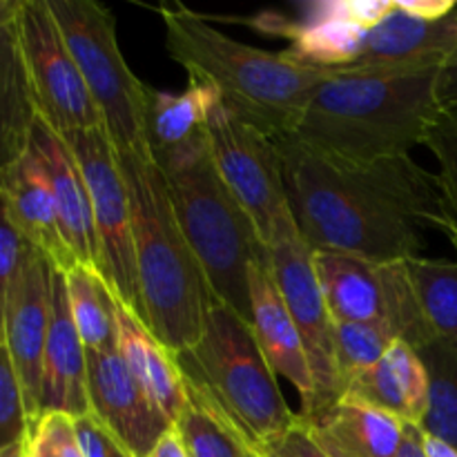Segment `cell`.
I'll return each instance as SVG.
<instances>
[{
  "mask_svg": "<svg viewBox=\"0 0 457 457\" xmlns=\"http://www.w3.org/2000/svg\"><path fill=\"white\" fill-rule=\"evenodd\" d=\"M259 455L262 457H326L320 449H317L315 442L308 437V433L303 431L302 422H297V427H295L288 436L277 440L275 445L266 446Z\"/></svg>",
  "mask_w": 457,
  "mask_h": 457,
  "instance_id": "cell-35",
  "label": "cell"
},
{
  "mask_svg": "<svg viewBox=\"0 0 457 457\" xmlns=\"http://www.w3.org/2000/svg\"><path fill=\"white\" fill-rule=\"evenodd\" d=\"M116 348L125 366L156 409L177 422L187 406V386L174 353H170L145 324L116 299Z\"/></svg>",
  "mask_w": 457,
  "mask_h": 457,
  "instance_id": "cell-24",
  "label": "cell"
},
{
  "mask_svg": "<svg viewBox=\"0 0 457 457\" xmlns=\"http://www.w3.org/2000/svg\"><path fill=\"white\" fill-rule=\"evenodd\" d=\"M436 96L442 112H457V45L437 71Z\"/></svg>",
  "mask_w": 457,
  "mask_h": 457,
  "instance_id": "cell-36",
  "label": "cell"
},
{
  "mask_svg": "<svg viewBox=\"0 0 457 457\" xmlns=\"http://www.w3.org/2000/svg\"><path fill=\"white\" fill-rule=\"evenodd\" d=\"M428 393L431 382L420 353L409 344L393 342L373 369L348 384L344 395L357 397L402 424L420 427L428 411Z\"/></svg>",
  "mask_w": 457,
  "mask_h": 457,
  "instance_id": "cell-23",
  "label": "cell"
},
{
  "mask_svg": "<svg viewBox=\"0 0 457 457\" xmlns=\"http://www.w3.org/2000/svg\"><path fill=\"white\" fill-rule=\"evenodd\" d=\"M54 266L36 248L27 250L4 308L3 342L13 361L31 431L40 420V386H43V357L52 321Z\"/></svg>",
  "mask_w": 457,
  "mask_h": 457,
  "instance_id": "cell-14",
  "label": "cell"
},
{
  "mask_svg": "<svg viewBox=\"0 0 457 457\" xmlns=\"http://www.w3.org/2000/svg\"><path fill=\"white\" fill-rule=\"evenodd\" d=\"M397 457H427L422 451V431L415 424L404 427V440H402Z\"/></svg>",
  "mask_w": 457,
  "mask_h": 457,
  "instance_id": "cell-38",
  "label": "cell"
},
{
  "mask_svg": "<svg viewBox=\"0 0 457 457\" xmlns=\"http://www.w3.org/2000/svg\"><path fill=\"white\" fill-rule=\"evenodd\" d=\"M248 286L250 312H253L250 328L257 337L259 348L275 375L284 378L299 393L302 411H306L315 395L311 366L297 326L268 270V262H257L250 266Z\"/></svg>",
  "mask_w": 457,
  "mask_h": 457,
  "instance_id": "cell-20",
  "label": "cell"
},
{
  "mask_svg": "<svg viewBox=\"0 0 457 457\" xmlns=\"http://www.w3.org/2000/svg\"><path fill=\"white\" fill-rule=\"evenodd\" d=\"M16 36L40 119L58 134L105 128L47 0H25Z\"/></svg>",
  "mask_w": 457,
  "mask_h": 457,
  "instance_id": "cell-12",
  "label": "cell"
},
{
  "mask_svg": "<svg viewBox=\"0 0 457 457\" xmlns=\"http://www.w3.org/2000/svg\"><path fill=\"white\" fill-rule=\"evenodd\" d=\"M74 154L92 201L98 244L96 270L114 297L141 320L137 263H134L132 208L119 152L105 128L61 134ZM143 321V320H141Z\"/></svg>",
  "mask_w": 457,
  "mask_h": 457,
  "instance_id": "cell-9",
  "label": "cell"
},
{
  "mask_svg": "<svg viewBox=\"0 0 457 457\" xmlns=\"http://www.w3.org/2000/svg\"><path fill=\"white\" fill-rule=\"evenodd\" d=\"M187 395L235 428L257 453L288 436L299 422L263 357L250 324L214 303L199 342L174 353Z\"/></svg>",
  "mask_w": 457,
  "mask_h": 457,
  "instance_id": "cell-5",
  "label": "cell"
},
{
  "mask_svg": "<svg viewBox=\"0 0 457 457\" xmlns=\"http://www.w3.org/2000/svg\"><path fill=\"white\" fill-rule=\"evenodd\" d=\"M25 0H0V27L16 25Z\"/></svg>",
  "mask_w": 457,
  "mask_h": 457,
  "instance_id": "cell-40",
  "label": "cell"
},
{
  "mask_svg": "<svg viewBox=\"0 0 457 457\" xmlns=\"http://www.w3.org/2000/svg\"><path fill=\"white\" fill-rule=\"evenodd\" d=\"M436 79L437 71L355 74L328 70L288 138L348 163L411 156L415 147L424 145L442 114Z\"/></svg>",
  "mask_w": 457,
  "mask_h": 457,
  "instance_id": "cell-2",
  "label": "cell"
},
{
  "mask_svg": "<svg viewBox=\"0 0 457 457\" xmlns=\"http://www.w3.org/2000/svg\"><path fill=\"white\" fill-rule=\"evenodd\" d=\"M119 161L132 208L141 320L170 353L186 351L199 342L217 299L147 147L119 154Z\"/></svg>",
  "mask_w": 457,
  "mask_h": 457,
  "instance_id": "cell-4",
  "label": "cell"
},
{
  "mask_svg": "<svg viewBox=\"0 0 457 457\" xmlns=\"http://www.w3.org/2000/svg\"><path fill=\"white\" fill-rule=\"evenodd\" d=\"M161 174L179 226L204 268L214 299L250 324L248 270L253 263L268 262V250L219 177L210 138L201 150L161 168Z\"/></svg>",
  "mask_w": 457,
  "mask_h": 457,
  "instance_id": "cell-6",
  "label": "cell"
},
{
  "mask_svg": "<svg viewBox=\"0 0 457 457\" xmlns=\"http://www.w3.org/2000/svg\"><path fill=\"white\" fill-rule=\"evenodd\" d=\"M221 96L212 83L187 76L181 94L150 87L145 107V147L156 168H168L208 145V119Z\"/></svg>",
  "mask_w": 457,
  "mask_h": 457,
  "instance_id": "cell-19",
  "label": "cell"
},
{
  "mask_svg": "<svg viewBox=\"0 0 457 457\" xmlns=\"http://www.w3.org/2000/svg\"><path fill=\"white\" fill-rule=\"evenodd\" d=\"M420 431H422V428H420ZM422 451L427 457H457V451L453 446L437 440V437L427 436V433H422Z\"/></svg>",
  "mask_w": 457,
  "mask_h": 457,
  "instance_id": "cell-39",
  "label": "cell"
},
{
  "mask_svg": "<svg viewBox=\"0 0 457 457\" xmlns=\"http://www.w3.org/2000/svg\"><path fill=\"white\" fill-rule=\"evenodd\" d=\"M156 13L163 22L165 49L187 76L212 83L232 114L268 137L277 141L293 137L303 107L328 70L230 38L183 4H161Z\"/></svg>",
  "mask_w": 457,
  "mask_h": 457,
  "instance_id": "cell-3",
  "label": "cell"
},
{
  "mask_svg": "<svg viewBox=\"0 0 457 457\" xmlns=\"http://www.w3.org/2000/svg\"><path fill=\"white\" fill-rule=\"evenodd\" d=\"M49 413H61L71 420L89 413L87 348L71 317L65 272L56 268L52 279V321L40 386V418Z\"/></svg>",
  "mask_w": 457,
  "mask_h": 457,
  "instance_id": "cell-17",
  "label": "cell"
},
{
  "mask_svg": "<svg viewBox=\"0 0 457 457\" xmlns=\"http://www.w3.org/2000/svg\"><path fill=\"white\" fill-rule=\"evenodd\" d=\"M0 199L22 239L43 253L56 270L67 272L76 266L74 254L62 239L52 187L34 152L27 150L0 172Z\"/></svg>",
  "mask_w": 457,
  "mask_h": 457,
  "instance_id": "cell-21",
  "label": "cell"
},
{
  "mask_svg": "<svg viewBox=\"0 0 457 457\" xmlns=\"http://www.w3.org/2000/svg\"><path fill=\"white\" fill-rule=\"evenodd\" d=\"M268 250V270L277 290L288 306L290 317L302 337L308 366L315 384L311 406L302 411V418H315L342 397L335 355V320L326 306L320 279L312 262V248L303 241L295 217L277 226Z\"/></svg>",
  "mask_w": 457,
  "mask_h": 457,
  "instance_id": "cell-10",
  "label": "cell"
},
{
  "mask_svg": "<svg viewBox=\"0 0 457 457\" xmlns=\"http://www.w3.org/2000/svg\"><path fill=\"white\" fill-rule=\"evenodd\" d=\"M67 49L103 116L119 154L145 147L150 85L125 61L116 38V16L96 0H47Z\"/></svg>",
  "mask_w": 457,
  "mask_h": 457,
  "instance_id": "cell-7",
  "label": "cell"
},
{
  "mask_svg": "<svg viewBox=\"0 0 457 457\" xmlns=\"http://www.w3.org/2000/svg\"><path fill=\"white\" fill-rule=\"evenodd\" d=\"M29 248L31 245L22 239L21 232L9 221L7 210L0 199V342H3L4 308H7L9 290H12L13 279H16L22 259Z\"/></svg>",
  "mask_w": 457,
  "mask_h": 457,
  "instance_id": "cell-33",
  "label": "cell"
},
{
  "mask_svg": "<svg viewBox=\"0 0 457 457\" xmlns=\"http://www.w3.org/2000/svg\"><path fill=\"white\" fill-rule=\"evenodd\" d=\"M147 457H190V453H187L179 431L172 427L159 442H156V446L150 451Z\"/></svg>",
  "mask_w": 457,
  "mask_h": 457,
  "instance_id": "cell-37",
  "label": "cell"
},
{
  "mask_svg": "<svg viewBox=\"0 0 457 457\" xmlns=\"http://www.w3.org/2000/svg\"><path fill=\"white\" fill-rule=\"evenodd\" d=\"M21 457H31V455H29V442H27V449H25V453H22Z\"/></svg>",
  "mask_w": 457,
  "mask_h": 457,
  "instance_id": "cell-43",
  "label": "cell"
},
{
  "mask_svg": "<svg viewBox=\"0 0 457 457\" xmlns=\"http://www.w3.org/2000/svg\"><path fill=\"white\" fill-rule=\"evenodd\" d=\"M424 145L437 163L436 181L445 219L442 232L457 253V112H442L437 116Z\"/></svg>",
  "mask_w": 457,
  "mask_h": 457,
  "instance_id": "cell-30",
  "label": "cell"
},
{
  "mask_svg": "<svg viewBox=\"0 0 457 457\" xmlns=\"http://www.w3.org/2000/svg\"><path fill=\"white\" fill-rule=\"evenodd\" d=\"M457 45V9L437 21L413 16L395 0L391 13L366 34L355 74H418L440 71Z\"/></svg>",
  "mask_w": 457,
  "mask_h": 457,
  "instance_id": "cell-16",
  "label": "cell"
},
{
  "mask_svg": "<svg viewBox=\"0 0 457 457\" xmlns=\"http://www.w3.org/2000/svg\"><path fill=\"white\" fill-rule=\"evenodd\" d=\"M89 415L98 420L129 457H147L174 427L145 395L119 348L87 351Z\"/></svg>",
  "mask_w": 457,
  "mask_h": 457,
  "instance_id": "cell-15",
  "label": "cell"
},
{
  "mask_svg": "<svg viewBox=\"0 0 457 457\" xmlns=\"http://www.w3.org/2000/svg\"><path fill=\"white\" fill-rule=\"evenodd\" d=\"M76 330L87 351L116 344V297L96 268L76 263L65 272Z\"/></svg>",
  "mask_w": 457,
  "mask_h": 457,
  "instance_id": "cell-27",
  "label": "cell"
},
{
  "mask_svg": "<svg viewBox=\"0 0 457 457\" xmlns=\"http://www.w3.org/2000/svg\"><path fill=\"white\" fill-rule=\"evenodd\" d=\"M406 268L433 342L457 353V262L413 257Z\"/></svg>",
  "mask_w": 457,
  "mask_h": 457,
  "instance_id": "cell-26",
  "label": "cell"
},
{
  "mask_svg": "<svg viewBox=\"0 0 457 457\" xmlns=\"http://www.w3.org/2000/svg\"><path fill=\"white\" fill-rule=\"evenodd\" d=\"M29 455L31 457H56L54 449L49 446V442L45 440L38 431L31 433V437H29Z\"/></svg>",
  "mask_w": 457,
  "mask_h": 457,
  "instance_id": "cell-41",
  "label": "cell"
},
{
  "mask_svg": "<svg viewBox=\"0 0 457 457\" xmlns=\"http://www.w3.org/2000/svg\"><path fill=\"white\" fill-rule=\"evenodd\" d=\"M290 212L312 253H344L375 263L422 257V230H442L436 174L411 156L348 163L295 138H281Z\"/></svg>",
  "mask_w": 457,
  "mask_h": 457,
  "instance_id": "cell-1",
  "label": "cell"
},
{
  "mask_svg": "<svg viewBox=\"0 0 457 457\" xmlns=\"http://www.w3.org/2000/svg\"><path fill=\"white\" fill-rule=\"evenodd\" d=\"M27 442H29V440H27ZM27 442H22V445H16V446H12V449L3 451V453H0V457H21L22 453H25Z\"/></svg>",
  "mask_w": 457,
  "mask_h": 457,
  "instance_id": "cell-42",
  "label": "cell"
},
{
  "mask_svg": "<svg viewBox=\"0 0 457 457\" xmlns=\"http://www.w3.org/2000/svg\"><path fill=\"white\" fill-rule=\"evenodd\" d=\"M31 437L25 393L7 346L0 342V453Z\"/></svg>",
  "mask_w": 457,
  "mask_h": 457,
  "instance_id": "cell-32",
  "label": "cell"
},
{
  "mask_svg": "<svg viewBox=\"0 0 457 457\" xmlns=\"http://www.w3.org/2000/svg\"><path fill=\"white\" fill-rule=\"evenodd\" d=\"M395 342L384 328L373 324H335V355L342 395L357 375L373 369L388 346Z\"/></svg>",
  "mask_w": 457,
  "mask_h": 457,
  "instance_id": "cell-31",
  "label": "cell"
},
{
  "mask_svg": "<svg viewBox=\"0 0 457 457\" xmlns=\"http://www.w3.org/2000/svg\"><path fill=\"white\" fill-rule=\"evenodd\" d=\"M418 353L427 364L431 382L428 411L420 428L457 451V353L440 342L427 344Z\"/></svg>",
  "mask_w": 457,
  "mask_h": 457,
  "instance_id": "cell-28",
  "label": "cell"
},
{
  "mask_svg": "<svg viewBox=\"0 0 457 457\" xmlns=\"http://www.w3.org/2000/svg\"><path fill=\"white\" fill-rule=\"evenodd\" d=\"M29 150L43 165L45 177L52 187L58 223H61L67 248L74 254L76 263L96 268L98 244L96 230H94L92 201H89L87 186H85V179L80 174L74 154L62 141L61 134L49 128L40 116L34 123Z\"/></svg>",
  "mask_w": 457,
  "mask_h": 457,
  "instance_id": "cell-18",
  "label": "cell"
},
{
  "mask_svg": "<svg viewBox=\"0 0 457 457\" xmlns=\"http://www.w3.org/2000/svg\"><path fill=\"white\" fill-rule=\"evenodd\" d=\"M74 428L85 457H129L94 415L87 413L74 420Z\"/></svg>",
  "mask_w": 457,
  "mask_h": 457,
  "instance_id": "cell-34",
  "label": "cell"
},
{
  "mask_svg": "<svg viewBox=\"0 0 457 457\" xmlns=\"http://www.w3.org/2000/svg\"><path fill=\"white\" fill-rule=\"evenodd\" d=\"M317 279L335 324H373L415 351L433 342L406 262L375 263L344 253H315Z\"/></svg>",
  "mask_w": 457,
  "mask_h": 457,
  "instance_id": "cell-8",
  "label": "cell"
},
{
  "mask_svg": "<svg viewBox=\"0 0 457 457\" xmlns=\"http://www.w3.org/2000/svg\"><path fill=\"white\" fill-rule=\"evenodd\" d=\"M190 457H262L239 433L208 406L187 395V406L174 422Z\"/></svg>",
  "mask_w": 457,
  "mask_h": 457,
  "instance_id": "cell-29",
  "label": "cell"
},
{
  "mask_svg": "<svg viewBox=\"0 0 457 457\" xmlns=\"http://www.w3.org/2000/svg\"><path fill=\"white\" fill-rule=\"evenodd\" d=\"M395 0H315L302 7L297 21H266L263 29L290 38L286 56L295 62L321 70H346L360 61L366 34Z\"/></svg>",
  "mask_w": 457,
  "mask_h": 457,
  "instance_id": "cell-13",
  "label": "cell"
},
{
  "mask_svg": "<svg viewBox=\"0 0 457 457\" xmlns=\"http://www.w3.org/2000/svg\"><path fill=\"white\" fill-rule=\"evenodd\" d=\"M214 168L237 204L245 210L263 245L277 226L293 217L284 186V161L277 138L217 103L208 119Z\"/></svg>",
  "mask_w": 457,
  "mask_h": 457,
  "instance_id": "cell-11",
  "label": "cell"
},
{
  "mask_svg": "<svg viewBox=\"0 0 457 457\" xmlns=\"http://www.w3.org/2000/svg\"><path fill=\"white\" fill-rule=\"evenodd\" d=\"M36 119L16 25L0 27V172L29 150Z\"/></svg>",
  "mask_w": 457,
  "mask_h": 457,
  "instance_id": "cell-25",
  "label": "cell"
},
{
  "mask_svg": "<svg viewBox=\"0 0 457 457\" xmlns=\"http://www.w3.org/2000/svg\"><path fill=\"white\" fill-rule=\"evenodd\" d=\"M299 422L326 457H397L406 427L351 395L339 397L315 418L299 415Z\"/></svg>",
  "mask_w": 457,
  "mask_h": 457,
  "instance_id": "cell-22",
  "label": "cell"
}]
</instances>
